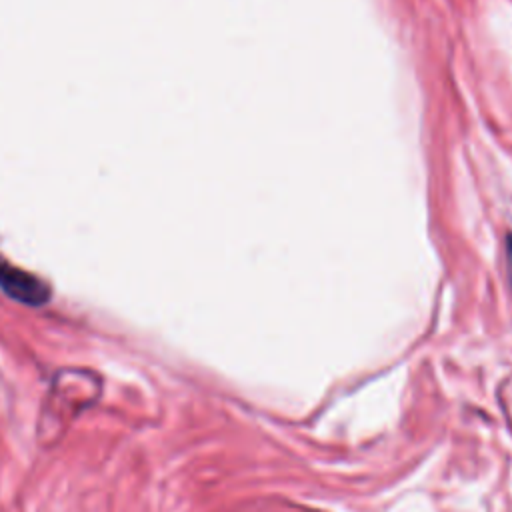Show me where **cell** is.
<instances>
[{
  "label": "cell",
  "instance_id": "1",
  "mask_svg": "<svg viewBox=\"0 0 512 512\" xmlns=\"http://www.w3.org/2000/svg\"><path fill=\"white\" fill-rule=\"evenodd\" d=\"M0 290L28 306H42L50 300V288L40 278L12 266L4 258H0Z\"/></svg>",
  "mask_w": 512,
  "mask_h": 512
},
{
  "label": "cell",
  "instance_id": "2",
  "mask_svg": "<svg viewBox=\"0 0 512 512\" xmlns=\"http://www.w3.org/2000/svg\"><path fill=\"white\" fill-rule=\"evenodd\" d=\"M506 254H508V270H510V282H512V234L508 236V242H506Z\"/></svg>",
  "mask_w": 512,
  "mask_h": 512
}]
</instances>
